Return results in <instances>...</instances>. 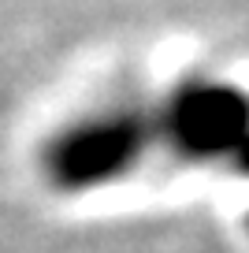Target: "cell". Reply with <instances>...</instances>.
<instances>
[{
    "label": "cell",
    "mask_w": 249,
    "mask_h": 253,
    "mask_svg": "<svg viewBox=\"0 0 249 253\" xmlns=\"http://www.w3.org/2000/svg\"><path fill=\"white\" fill-rule=\"evenodd\" d=\"M138 130L126 112H101V116L67 123L45 145V175L60 190H86L112 179L130 160Z\"/></svg>",
    "instance_id": "cell-1"
},
{
    "label": "cell",
    "mask_w": 249,
    "mask_h": 253,
    "mask_svg": "<svg viewBox=\"0 0 249 253\" xmlns=\"http://www.w3.org/2000/svg\"><path fill=\"white\" fill-rule=\"evenodd\" d=\"M175 138L194 153H219L227 145H249V104L238 89L194 82L171 104Z\"/></svg>",
    "instance_id": "cell-2"
}]
</instances>
